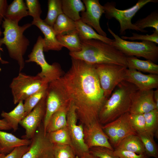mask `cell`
I'll return each mask as SVG.
<instances>
[{
	"instance_id": "obj_7",
	"label": "cell",
	"mask_w": 158,
	"mask_h": 158,
	"mask_svg": "<svg viewBox=\"0 0 158 158\" xmlns=\"http://www.w3.org/2000/svg\"><path fill=\"white\" fill-rule=\"evenodd\" d=\"M44 43L43 38L39 36L32 51L28 56V59L25 62H34L39 65L41 71L37 75L49 83L59 79L65 73L59 63L54 62L49 64L46 61L44 54Z\"/></svg>"
},
{
	"instance_id": "obj_23",
	"label": "cell",
	"mask_w": 158,
	"mask_h": 158,
	"mask_svg": "<svg viewBox=\"0 0 158 158\" xmlns=\"http://www.w3.org/2000/svg\"><path fill=\"white\" fill-rule=\"evenodd\" d=\"M127 68L150 74H158V65L149 60H143L134 56L126 57Z\"/></svg>"
},
{
	"instance_id": "obj_38",
	"label": "cell",
	"mask_w": 158,
	"mask_h": 158,
	"mask_svg": "<svg viewBox=\"0 0 158 158\" xmlns=\"http://www.w3.org/2000/svg\"><path fill=\"white\" fill-rule=\"evenodd\" d=\"M89 152L99 158H119L114 154V150L104 147H95L89 149Z\"/></svg>"
},
{
	"instance_id": "obj_34",
	"label": "cell",
	"mask_w": 158,
	"mask_h": 158,
	"mask_svg": "<svg viewBox=\"0 0 158 158\" xmlns=\"http://www.w3.org/2000/svg\"><path fill=\"white\" fill-rule=\"evenodd\" d=\"M133 24L144 32L148 31L144 29L146 28H153L158 32V12L157 10L152 12L146 17L139 19Z\"/></svg>"
},
{
	"instance_id": "obj_19",
	"label": "cell",
	"mask_w": 158,
	"mask_h": 158,
	"mask_svg": "<svg viewBox=\"0 0 158 158\" xmlns=\"http://www.w3.org/2000/svg\"><path fill=\"white\" fill-rule=\"evenodd\" d=\"M31 142V140L20 139L11 133L0 130L1 153H8L16 147L29 145Z\"/></svg>"
},
{
	"instance_id": "obj_24",
	"label": "cell",
	"mask_w": 158,
	"mask_h": 158,
	"mask_svg": "<svg viewBox=\"0 0 158 158\" xmlns=\"http://www.w3.org/2000/svg\"><path fill=\"white\" fill-rule=\"evenodd\" d=\"M61 2L64 14L75 22L81 19L80 12L85 10L83 2L80 0H62Z\"/></svg>"
},
{
	"instance_id": "obj_40",
	"label": "cell",
	"mask_w": 158,
	"mask_h": 158,
	"mask_svg": "<svg viewBox=\"0 0 158 158\" xmlns=\"http://www.w3.org/2000/svg\"><path fill=\"white\" fill-rule=\"evenodd\" d=\"M25 2L28 16L32 17L33 20H37L40 18L42 11L39 1L26 0Z\"/></svg>"
},
{
	"instance_id": "obj_21",
	"label": "cell",
	"mask_w": 158,
	"mask_h": 158,
	"mask_svg": "<svg viewBox=\"0 0 158 158\" xmlns=\"http://www.w3.org/2000/svg\"><path fill=\"white\" fill-rule=\"evenodd\" d=\"M25 111L23 101H20L11 111L7 112L4 111L1 116L5 120L14 131L17 130L20 122L27 115Z\"/></svg>"
},
{
	"instance_id": "obj_1",
	"label": "cell",
	"mask_w": 158,
	"mask_h": 158,
	"mask_svg": "<svg viewBox=\"0 0 158 158\" xmlns=\"http://www.w3.org/2000/svg\"><path fill=\"white\" fill-rule=\"evenodd\" d=\"M69 70L60 79L78 118L83 126L98 120L107 100L99 81L94 65L71 58Z\"/></svg>"
},
{
	"instance_id": "obj_47",
	"label": "cell",
	"mask_w": 158,
	"mask_h": 158,
	"mask_svg": "<svg viewBox=\"0 0 158 158\" xmlns=\"http://www.w3.org/2000/svg\"><path fill=\"white\" fill-rule=\"evenodd\" d=\"M153 98L156 104V108L158 110V89L154 91Z\"/></svg>"
},
{
	"instance_id": "obj_42",
	"label": "cell",
	"mask_w": 158,
	"mask_h": 158,
	"mask_svg": "<svg viewBox=\"0 0 158 158\" xmlns=\"http://www.w3.org/2000/svg\"><path fill=\"white\" fill-rule=\"evenodd\" d=\"M114 154L119 158H149L145 154H138L135 153L115 148Z\"/></svg>"
},
{
	"instance_id": "obj_41",
	"label": "cell",
	"mask_w": 158,
	"mask_h": 158,
	"mask_svg": "<svg viewBox=\"0 0 158 158\" xmlns=\"http://www.w3.org/2000/svg\"><path fill=\"white\" fill-rule=\"evenodd\" d=\"M132 36H122L121 37L124 40H129L131 41L139 40L149 41L156 44H158V32L155 30H154L153 33L151 35H141L136 33H132Z\"/></svg>"
},
{
	"instance_id": "obj_49",
	"label": "cell",
	"mask_w": 158,
	"mask_h": 158,
	"mask_svg": "<svg viewBox=\"0 0 158 158\" xmlns=\"http://www.w3.org/2000/svg\"><path fill=\"white\" fill-rule=\"evenodd\" d=\"M0 61H1V63H6V61H3V60H2L1 59V57H0Z\"/></svg>"
},
{
	"instance_id": "obj_11",
	"label": "cell",
	"mask_w": 158,
	"mask_h": 158,
	"mask_svg": "<svg viewBox=\"0 0 158 158\" xmlns=\"http://www.w3.org/2000/svg\"><path fill=\"white\" fill-rule=\"evenodd\" d=\"M78 120L75 107L71 102L67 113V126L71 137V147L75 155L89 150L84 140L83 126L78 124Z\"/></svg>"
},
{
	"instance_id": "obj_25",
	"label": "cell",
	"mask_w": 158,
	"mask_h": 158,
	"mask_svg": "<svg viewBox=\"0 0 158 158\" xmlns=\"http://www.w3.org/2000/svg\"><path fill=\"white\" fill-rule=\"evenodd\" d=\"M58 41L68 49L70 52L75 53L81 50V41L75 30L68 33L56 35Z\"/></svg>"
},
{
	"instance_id": "obj_17",
	"label": "cell",
	"mask_w": 158,
	"mask_h": 158,
	"mask_svg": "<svg viewBox=\"0 0 158 158\" xmlns=\"http://www.w3.org/2000/svg\"><path fill=\"white\" fill-rule=\"evenodd\" d=\"M125 80L134 85L140 90L158 89L157 74H145L135 69L127 68Z\"/></svg>"
},
{
	"instance_id": "obj_48",
	"label": "cell",
	"mask_w": 158,
	"mask_h": 158,
	"mask_svg": "<svg viewBox=\"0 0 158 158\" xmlns=\"http://www.w3.org/2000/svg\"><path fill=\"white\" fill-rule=\"evenodd\" d=\"M5 155V154L0 153V158H3Z\"/></svg>"
},
{
	"instance_id": "obj_30",
	"label": "cell",
	"mask_w": 158,
	"mask_h": 158,
	"mask_svg": "<svg viewBox=\"0 0 158 158\" xmlns=\"http://www.w3.org/2000/svg\"><path fill=\"white\" fill-rule=\"evenodd\" d=\"M144 147L145 154L149 158H158V147L154 140V136L145 131L137 134Z\"/></svg>"
},
{
	"instance_id": "obj_36",
	"label": "cell",
	"mask_w": 158,
	"mask_h": 158,
	"mask_svg": "<svg viewBox=\"0 0 158 158\" xmlns=\"http://www.w3.org/2000/svg\"><path fill=\"white\" fill-rule=\"evenodd\" d=\"M119 120V117L102 126V129L108 137L110 144L115 148L117 145V132Z\"/></svg>"
},
{
	"instance_id": "obj_8",
	"label": "cell",
	"mask_w": 158,
	"mask_h": 158,
	"mask_svg": "<svg viewBox=\"0 0 158 158\" xmlns=\"http://www.w3.org/2000/svg\"><path fill=\"white\" fill-rule=\"evenodd\" d=\"M48 84L37 75L31 76L19 73L13 79L10 85L13 103L16 104L20 101L25 100Z\"/></svg>"
},
{
	"instance_id": "obj_51",
	"label": "cell",
	"mask_w": 158,
	"mask_h": 158,
	"mask_svg": "<svg viewBox=\"0 0 158 158\" xmlns=\"http://www.w3.org/2000/svg\"><path fill=\"white\" fill-rule=\"evenodd\" d=\"M1 146L0 144V153H1Z\"/></svg>"
},
{
	"instance_id": "obj_20",
	"label": "cell",
	"mask_w": 158,
	"mask_h": 158,
	"mask_svg": "<svg viewBox=\"0 0 158 158\" xmlns=\"http://www.w3.org/2000/svg\"><path fill=\"white\" fill-rule=\"evenodd\" d=\"M75 29L81 41L94 39L102 41L112 44L114 39L104 37L97 33L91 27L83 22L81 19L75 21Z\"/></svg>"
},
{
	"instance_id": "obj_45",
	"label": "cell",
	"mask_w": 158,
	"mask_h": 158,
	"mask_svg": "<svg viewBox=\"0 0 158 158\" xmlns=\"http://www.w3.org/2000/svg\"><path fill=\"white\" fill-rule=\"evenodd\" d=\"M11 129V128L4 118L0 119V130H7Z\"/></svg>"
},
{
	"instance_id": "obj_43",
	"label": "cell",
	"mask_w": 158,
	"mask_h": 158,
	"mask_svg": "<svg viewBox=\"0 0 158 158\" xmlns=\"http://www.w3.org/2000/svg\"><path fill=\"white\" fill-rule=\"evenodd\" d=\"M29 145H22L15 147L3 158H22L28 151Z\"/></svg>"
},
{
	"instance_id": "obj_16",
	"label": "cell",
	"mask_w": 158,
	"mask_h": 158,
	"mask_svg": "<svg viewBox=\"0 0 158 158\" xmlns=\"http://www.w3.org/2000/svg\"><path fill=\"white\" fill-rule=\"evenodd\" d=\"M154 91L138 90L134 92L131 97L129 113L131 114H144L157 109L153 98Z\"/></svg>"
},
{
	"instance_id": "obj_29",
	"label": "cell",
	"mask_w": 158,
	"mask_h": 158,
	"mask_svg": "<svg viewBox=\"0 0 158 158\" xmlns=\"http://www.w3.org/2000/svg\"><path fill=\"white\" fill-rule=\"evenodd\" d=\"M53 28L56 35L66 34L75 30V22L63 13L58 17Z\"/></svg>"
},
{
	"instance_id": "obj_50",
	"label": "cell",
	"mask_w": 158,
	"mask_h": 158,
	"mask_svg": "<svg viewBox=\"0 0 158 158\" xmlns=\"http://www.w3.org/2000/svg\"><path fill=\"white\" fill-rule=\"evenodd\" d=\"M2 31L1 30V29L0 28V37H1L2 34Z\"/></svg>"
},
{
	"instance_id": "obj_14",
	"label": "cell",
	"mask_w": 158,
	"mask_h": 158,
	"mask_svg": "<svg viewBox=\"0 0 158 158\" xmlns=\"http://www.w3.org/2000/svg\"><path fill=\"white\" fill-rule=\"evenodd\" d=\"M85 10L81 12V20L84 23L93 28L99 35L107 37L106 33L101 28L99 20L104 13L103 6L99 0H83Z\"/></svg>"
},
{
	"instance_id": "obj_6",
	"label": "cell",
	"mask_w": 158,
	"mask_h": 158,
	"mask_svg": "<svg viewBox=\"0 0 158 158\" xmlns=\"http://www.w3.org/2000/svg\"><path fill=\"white\" fill-rule=\"evenodd\" d=\"M157 0H139L132 7L125 10L118 9L116 7L114 2H107L103 6L106 18L110 19L115 18L119 23L120 33L125 34L127 30H134L144 32L135 26L131 22L132 19L136 13L147 4L157 3Z\"/></svg>"
},
{
	"instance_id": "obj_26",
	"label": "cell",
	"mask_w": 158,
	"mask_h": 158,
	"mask_svg": "<svg viewBox=\"0 0 158 158\" xmlns=\"http://www.w3.org/2000/svg\"><path fill=\"white\" fill-rule=\"evenodd\" d=\"M132 152L138 154H145L143 144L137 135H129L122 140L115 148Z\"/></svg>"
},
{
	"instance_id": "obj_37",
	"label": "cell",
	"mask_w": 158,
	"mask_h": 158,
	"mask_svg": "<svg viewBox=\"0 0 158 158\" xmlns=\"http://www.w3.org/2000/svg\"><path fill=\"white\" fill-rule=\"evenodd\" d=\"M53 156V158H69L75 155L70 145H54Z\"/></svg>"
},
{
	"instance_id": "obj_13",
	"label": "cell",
	"mask_w": 158,
	"mask_h": 158,
	"mask_svg": "<svg viewBox=\"0 0 158 158\" xmlns=\"http://www.w3.org/2000/svg\"><path fill=\"white\" fill-rule=\"evenodd\" d=\"M46 95L32 110L20 122L19 124L25 130L23 139L31 140L41 124L44 118L46 109Z\"/></svg>"
},
{
	"instance_id": "obj_12",
	"label": "cell",
	"mask_w": 158,
	"mask_h": 158,
	"mask_svg": "<svg viewBox=\"0 0 158 158\" xmlns=\"http://www.w3.org/2000/svg\"><path fill=\"white\" fill-rule=\"evenodd\" d=\"M31 140L28 150L22 158H53L54 145L49 140L43 123Z\"/></svg>"
},
{
	"instance_id": "obj_33",
	"label": "cell",
	"mask_w": 158,
	"mask_h": 158,
	"mask_svg": "<svg viewBox=\"0 0 158 158\" xmlns=\"http://www.w3.org/2000/svg\"><path fill=\"white\" fill-rule=\"evenodd\" d=\"M145 121V131L158 138V110L154 109L143 114Z\"/></svg>"
},
{
	"instance_id": "obj_4",
	"label": "cell",
	"mask_w": 158,
	"mask_h": 158,
	"mask_svg": "<svg viewBox=\"0 0 158 158\" xmlns=\"http://www.w3.org/2000/svg\"><path fill=\"white\" fill-rule=\"evenodd\" d=\"M32 25L28 23L20 26L4 18L2 23L4 29V37L0 38V49L3 44L6 47L10 57L16 60L19 66V71L25 66L23 56L30 44L24 32Z\"/></svg>"
},
{
	"instance_id": "obj_46",
	"label": "cell",
	"mask_w": 158,
	"mask_h": 158,
	"mask_svg": "<svg viewBox=\"0 0 158 158\" xmlns=\"http://www.w3.org/2000/svg\"><path fill=\"white\" fill-rule=\"evenodd\" d=\"M76 158H99L90 153L89 151L75 155Z\"/></svg>"
},
{
	"instance_id": "obj_3",
	"label": "cell",
	"mask_w": 158,
	"mask_h": 158,
	"mask_svg": "<svg viewBox=\"0 0 158 158\" xmlns=\"http://www.w3.org/2000/svg\"><path fill=\"white\" fill-rule=\"evenodd\" d=\"M138 90L135 85L126 80L119 83L100 111L98 121L101 124L104 125L129 112L132 95Z\"/></svg>"
},
{
	"instance_id": "obj_27",
	"label": "cell",
	"mask_w": 158,
	"mask_h": 158,
	"mask_svg": "<svg viewBox=\"0 0 158 158\" xmlns=\"http://www.w3.org/2000/svg\"><path fill=\"white\" fill-rule=\"evenodd\" d=\"M130 113L128 112L119 117L117 132V146L126 137L130 135H137L130 122Z\"/></svg>"
},
{
	"instance_id": "obj_10",
	"label": "cell",
	"mask_w": 158,
	"mask_h": 158,
	"mask_svg": "<svg viewBox=\"0 0 158 158\" xmlns=\"http://www.w3.org/2000/svg\"><path fill=\"white\" fill-rule=\"evenodd\" d=\"M70 103L59 79L48 83L46 93V112L43 122L45 132L51 116L58 110L68 108Z\"/></svg>"
},
{
	"instance_id": "obj_15",
	"label": "cell",
	"mask_w": 158,
	"mask_h": 158,
	"mask_svg": "<svg viewBox=\"0 0 158 158\" xmlns=\"http://www.w3.org/2000/svg\"><path fill=\"white\" fill-rule=\"evenodd\" d=\"M102 126L98 120L83 126L85 142L89 149L95 147H104L114 150Z\"/></svg>"
},
{
	"instance_id": "obj_35",
	"label": "cell",
	"mask_w": 158,
	"mask_h": 158,
	"mask_svg": "<svg viewBox=\"0 0 158 158\" xmlns=\"http://www.w3.org/2000/svg\"><path fill=\"white\" fill-rule=\"evenodd\" d=\"M48 86V85L42 87L25 100L24 107L27 114L46 95Z\"/></svg>"
},
{
	"instance_id": "obj_22",
	"label": "cell",
	"mask_w": 158,
	"mask_h": 158,
	"mask_svg": "<svg viewBox=\"0 0 158 158\" xmlns=\"http://www.w3.org/2000/svg\"><path fill=\"white\" fill-rule=\"evenodd\" d=\"M28 16L26 4L23 0H14L8 5L5 18L15 23Z\"/></svg>"
},
{
	"instance_id": "obj_9",
	"label": "cell",
	"mask_w": 158,
	"mask_h": 158,
	"mask_svg": "<svg viewBox=\"0 0 158 158\" xmlns=\"http://www.w3.org/2000/svg\"><path fill=\"white\" fill-rule=\"evenodd\" d=\"M94 65L100 86L108 99L116 86L125 80L127 68L114 64Z\"/></svg>"
},
{
	"instance_id": "obj_18",
	"label": "cell",
	"mask_w": 158,
	"mask_h": 158,
	"mask_svg": "<svg viewBox=\"0 0 158 158\" xmlns=\"http://www.w3.org/2000/svg\"><path fill=\"white\" fill-rule=\"evenodd\" d=\"M31 23L37 26L44 35V51H59L62 49L63 47L58 41L53 27L47 24L41 18L33 20Z\"/></svg>"
},
{
	"instance_id": "obj_44",
	"label": "cell",
	"mask_w": 158,
	"mask_h": 158,
	"mask_svg": "<svg viewBox=\"0 0 158 158\" xmlns=\"http://www.w3.org/2000/svg\"><path fill=\"white\" fill-rule=\"evenodd\" d=\"M8 5L6 0H0V25L5 18Z\"/></svg>"
},
{
	"instance_id": "obj_31",
	"label": "cell",
	"mask_w": 158,
	"mask_h": 158,
	"mask_svg": "<svg viewBox=\"0 0 158 158\" xmlns=\"http://www.w3.org/2000/svg\"><path fill=\"white\" fill-rule=\"evenodd\" d=\"M47 135L50 141L54 145L71 146V137L67 126L47 133Z\"/></svg>"
},
{
	"instance_id": "obj_52",
	"label": "cell",
	"mask_w": 158,
	"mask_h": 158,
	"mask_svg": "<svg viewBox=\"0 0 158 158\" xmlns=\"http://www.w3.org/2000/svg\"><path fill=\"white\" fill-rule=\"evenodd\" d=\"M69 158H76V157H75V156H74V157H71Z\"/></svg>"
},
{
	"instance_id": "obj_5",
	"label": "cell",
	"mask_w": 158,
	"mask_h": 158,
	"mask_svg": "<svg viewBox=\"0 0 158 158\" xmlns=\"http://www.w3.org/2000/svg\"><path fill=\"white\" fill-rule=\"evenodd\" d=\"M108 30L114 38L112 45L126 56L143 57L154 63L158 60V46L151 42L130 41L123 40L109 27Z\"/></svg>"
},
{
	"instance_id": "obj_28",
	"label": "cell",
	"mask_w": 158,
	"mask_h": 158,
	"mask_svg": "<svg viewBox=\"0 0 158 158\" xmlns=\"http://www.w3.org/2000/svg\"><path fill=\"white\" fill-rule=\"evenodd\" d=\"M68 108L58 110L51 116L45 130L46 133H48L67 126V113Z\"/></svg>"
},
{
	"instance_id": "obj_39",
	"label": "cell",
	"mask_w": 158,
	"mask_h": 158,
	"mask_svg": "<svg viewBox=\"0 0 158 158\" xmlns=\"http://www.w3.org/2000/svg\"><path fill=\"white\" fill-rule=\"evenodd\" d=\"M130 119L137 134L145 131V121L143 114H130Z\"/></svg>"
},
{
	"instance_id": "obj_2",
	"label": "cell",
	"mask_w": 158,
	"mask_h": 158,
	"mask_svg": "<svg viewBox=\"0 0 158 158\" xmlns=\"http://www.w3.org/2000/svg\"><path fill=\"white\" fill-rule=\"evenodd\" d=\"M81 50L69 53L71 58L95 65L114 64L127 67L126 57L111 44L94 39L81 41Z\"/></svg>"
},
{
	"instance_id": "obj_32",
	"label": "cell",
	"mask_w": 158,
	"mask_h": 158,
	"mask_svg": "<svg viewBox=\"0 0 158 158\" xmlns=\"http://www.w3.org/2000/svg\"><path fill=\"white\" fill-rule=\"evenodd\" d=\"M48 7L47 16L43 21L47 24L53 27L58 17L63 13L61 0H49Z\"/></svg>"
}]
</instances>
